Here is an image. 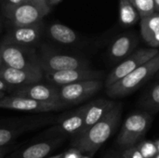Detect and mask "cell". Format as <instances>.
I'll use <instances>...</instances> for the list:
<instances>
[{"label": "cell", "mask_w": 159, "mask_h": 158, "mask_svg": "<svg viewBox=\"0 0 159 158\" xmlns=\"http://www.w3.org/2000/svg\"><path fill=\"white\" fill-rule=\"evenodd\" d=\"M122 111V103L116 102V104L97 123L85 132L74 136L71 143L72 147L80 153L94 156L115 133L120 123Z\"/></svg>", "instance_id": "1"}, {"label": "cell", "mask_w": 159, "mask_h": 158, "mask_svg": "<svg viewBox=\"0 0 159 158\" xmlns=\"http://www.w3.org/2000/svg\"><path fill=\"white\" fill-rule=\"evenodd\" d=\"M159 71V53L123 78L106 88V94L112 99L123 98L134 93Z\"/></svg>", "instance_id": "2"}, {"label": "cell", "mask_w": 159, "mask_h": 158, "mask_svg": "<svg viewBox=\"0 0 159 158\" xmlns=\"http://www.w3.org/2000/svg\"><path fill=\"white\" fill-rule=\"evenodd\" d=\"M51 6L44 0H28L16 7L2 9V15L12 27L26 26L42 21Z\"/></svg>", "instance_id": "3"}, {"label": "cell", "mask_w": 159, "mask_h": 158, "mask_svg": "<svg viewBox=\"0 0 159 158\" xmlns=\"http://www.w3.org/2000/svg\"><path fill=\"white\" fill-rule=\"evenodd\" d=\"M153 122L152 114L146 111L134 112L124 121L116 138L120 150L128 149L138 144L145 136Z\"/></svg>", "instance_id": "4"}, {"label": "cell", "mask_w": 159, "mask_h": 158, "mask_svg": "<svg viewBox=\"0 0 159 158\" xmlns=\"http://www.w3.org/2000/svg\"><path fill=\"white\" fill-rule=\"evenodd\" d=\"M0 50L7 66L23 70H42L34 47L1 42Z\"/></svg>", "instance_id": "5"}, {"label": "cell", "mask_w": 159, "mask_h": 158, "mask_svg": "<svg viewBox=\"0 0 159 158\" xmlns=\"http://www.w3.org/2000/svg\"><path fill=\"white\" fill-rule=\"evenodd\" d=\"M103 86L102 79H91L58 87L60 100L66 108L77 105L92 98Z\"/></svg>", "instance_id": "6"}, {"label": "cell", "mask_w": 159, "mask_h": 158, "mask_svg": "<svg viewBox=\"0 0 159 158\" xmlns=\"http://www.w3.org/2000/svg\"><path fill=\"white\" fill-rule=\"evenodd\" d=\"M43 72H56L75 68H88L89 61L82 57L57 52L48 46H42L38 54Z\"/></svg>", "instance_id": "7"}, {"label": "cell", "mask_w": 159, "mask_h": 158, "mask_svg": "<svg viewBox=\"0 0 159 158\" xmlns=\"http://www.w3.org/2000/svg\"><path fill=\"white\" fill-rule=\"evenodd\" d=\"M53 117H33L0 124V147L10 145L20 136L54 123Z\"/></svg>", "instance_id": "8"}, {"label": "cell", "mask_w": 159, "mask_h": 158, "mask_svg": "<svg viewBox=\"0 0 159 158\" xmlns=\"http://www.w3.org/2000/svg\"><path fill=\"white\" fill-rule=\"evenodd\" d=\"M159 53L158 48L156 47H142L135 50L129 57L124 59L122 61L117 63V65L106 76L104 87L108 88L119 79L123 78L143 63L147 62L149 60L154 58Z\"/></svg>", "instance_id": "9"}, {"label": "cell", "mask_w": 159, "mask_h": 158, "mask_svg": "<svg viewBox=\"0 0 159 158\" xmlns=\"http://www.w3.org/2000/svg\"><path fill=\"white\" fill-rule=\"evenodd\" d=\"M66 107L61 103H51L36 101L31 98L15 96V95H5L0 100V109L14 110L20 112H27L33 114L57 112Z\"/></svg>", "instance_id": "10"}, {"label": "cell", "mask_w": 159, "mask_h": 158, "mask_svg": "<svg viewBox=\"0 0 159 158\" xmlns=\"http://www.w3.org/2000/svg\"><path fill=\"white\" fill-rule=\"evenodd\" d=\"M102 76L103 73L102 71L94 70L89 67L44 73V78L47 82L56 87H61L85 80L102 79Z\"/></svg>", "instance_id": "11"}, {"label": "cell", "mask_w": 159, "mask_h": 158, "mask_svg": "<svg viewBox=\"0 0 159 158\" xmlns=\"http://www.w3.org/2000/svg\"><path fill=\"white\" fill-rule=\"evenodd\" d=\"M64 139V136H44L42 140L19 148L7 158H46L62 143Z\"/></svg>", "instance_id": "12"}, {"label": "cell", "mask_w": 159, "mask_h": 158, "mask_svg": "<svg viewBox=\"0 0 159 158\" xmlns=\"http://www.w3.org/2000/svg\"><path fill=\"white\" fill-rule=\"evenodd\" d=\"M85 105L77 110L64 115L55 121V125L47 129L44 136H75L83 128L84 125Z\"/></svg>", "instance_id": "13"}, {"label": "cell", "mask_w": 159, "mask_h": 158, "mask_svg": "<svg viewBox=\"0 0 159 158\" xmlns=\"http://www.w3.org/2000/svg\"><path fill=\"white\" fill-rule=\"evenodd\" d=\"M10 95L31 98V99L40 101V102H45L61 103L60 100V96H59L58 87L51 85L49 83H41V81L37 83L16 88L10 93Z\"/></svg>", "instance_id": "14"}, {"label": "cell", "mask_w": 159, "mask_h": 158, "mask_svg": "<svg viewBox=\"0 0 159 158\" xmlns=\"http://www.w3.org/2000/svg\"><path fill=\"white\" fill-rule=\"evenodd\" d=\"M44 29L43 20L32 25L12 27L6 34L2 42L34 47L41 40Z\"/></svg>", "instance_id": "15"}, {"label": "cell", "mask_w": 159, "mask_h": 158, "mask_svg": "<svg viewBox=\"0 0 159 158\" xmlns=\"http://www.w3.org/2000/svg\"><path fill=\"white\" fill-rule=\"evenodd\" d=\"M0 78L15 88L34 84L44 78L43 70H23L4 65L0 69Z\"/></svg>", "instance_id": "16"}, {"label": "cell", "mask_w": 159, "mask_h": 158, "mask_svg": "<svg viewBox=\"0 0 159 158\" xmlns=\"http://www.w3.org/2000/svg\"><path fill=\"white\" fill-rule=\"evenodd\" d=\"M138 46V38L133 34H123L116 37L108 48V56L114 63H119L132 54Z\"/></svg>", "instance_id": "17"}, {"label": "cell", "mask_w": 159, "mask_h": 158, "mask_svg": "<svg viewBox=\"0 0 159 158\" xmlns=\"http://www.w3.org/2000/svg\"><path fill=\"white\" fill-rule=\"evenodd\" d=\"M116 102L113 100L107 99H97L87 104H85V115H84V125L80 132L81 134L85 132L88 129L97 123L101 118L104 116L115 105ZM75 135V136H77Z\"/></svg>", "instance_id": "18"}, {"label": "cell", "mask_w": 159, "mask_h": 158, "mask_svg": "<svg viewBox=\"0 0 159 158\" xmlns=\"http://www.w3.org/2000/svg\"><path fill=\"white\" fill-rule=\"evenodd\" d=\"M46 33L51 41L60 45L72 46L76 44L79 40L75 30L60 22L50 23L47 27Z\"/></svg>", "instance_id": "19"}, {"label": "cell", "mask_w": 159, "mask_h": 158, "mask_svg": "<svg viewBox=\"0 0 159 158\" xmlns=\"http://www.w3.org/2000/svg\"><path fill=\"white\" fill-rule=\"evenodd\" d=\"M141 34L143 39L151 47L157 48L159 47V12L142 18Z\"/></svg>", "instance_id": "20"}, {"label": "cell", "mask_w": 159, "mask_h": 158, "mask_svg": "<svg viewBox=\"0 0 159 158\" xmlns=\"http://www.w3.org/2000/svg\"><path fill=\"white\" fill-rule=\"evenodd\" d=\"M141 21V16L129 0H119V22L124 27H130Z\"/></svg>", "instance_id": "21"}, {"label": "cell", "mask_w": 159, "mask_h": 158, "mask_svg": "<svg viewBox=\"0 0 159 158\" xmlns=\"http://www.w3.org/2000/svg\"><path fill=\"white\" fill-rule=\"evenodd\" d=\"M139 106L150 114L159 112V82L153 85L145 93H143L139 102Z\"/></svg>", "instance_id": "22"}, {"label": "cell", "mask_w": 159, "mask_h": 158, "mask_svg": "<svg viewBox=\"0 0 159 158\" xmlns=\"http://www.w3.org/2000/svg\"><path fill=\"white\" fill-rule=\"evenodd\" d=\"M138 10L141 19L156 12L155 0H129Z\"/></svg>", "instance_id": "23"}, {"label": "cell", "mask_w": 159, "mask_h": 158, "mask_svg": "<svg viewBox=\"0 0 159 158\" xmlns=\"http://www.w3.org/2000/svg\"><path fill=\"white\" fill-rule=\"evenodd\" d=\"M137 146L145 158H154L158 154L156 142H143L140 144H137Z\"/></svg>", "instance_id": "24"}, {"label": "cell", "mask_w": 159, "mask_h": 158, "mask_svg": "<svg viewBox=\"0 0 159 158\" xmlns=\"http://www.w3.org/2000/svg\"><path fill=\"white\" fill-rule=\"evenodd\" d=\"M120 153L123 158H145L141 153V151L139 150L137 145L128 148V149L121 150Z\"/></svg>", "instance_id": "25"}, {"label": "cell", "mask_w": 159, "mask_h": 158, "mask_svg": "<svg viewBox=\"0 0 159 158\" xmlns=\"http://www.w3.org/2000/svg\"><path fill=\"white\" fill-rule=\"evenodd\" d=\"M26 1H28V0H2L1 8L2 9H7V8H9V7H16V6H18L20 4H22V3H24Z\"/></svg>", "instance_id": "26"}, {"label": "cell", "mask_w": 159, "mask_h": 158, "mask_svg": "<svg viewBox=\"0 0 159 158\" xmlns=\"http://www.w3.org/2000/svg\"><path fill=\"white\" fill-rule=\"evenodd\" d=\"M16 88L6 81H4L2 78H0V92H4L5 94H10Z\"/></svg>", "instance_id": "27"}, {"label": "cell", "mask_w": 159, "mask_h": 158, "mask_svg": "<svg viewBox=\"0 0 159 158\" xmlns=\"http://www.w3.org/2000/svg\"><path fill=\"white\" fill-rule=\"evenodd\" d=\"M103 158H123L121 156V153L114 152V151H109L108 153L105 154Z\"/></svg>", "instance_id": "28"}, {"label": "cell", "mask_w": 159, "mask_h": 158, "mask_svg": "<svg viewBox=\"0 0 159 158\" xmlns=\"http://www.w3.org/2000/svg\"><path fill=\"white\" fill-rule=\"evenodd\" d=\"M9 145L8 146H4L0 147V158H4L9 152Z\"/></svg>", "instance_id": "29"}, {"label": "cell", "mask_w": 159, "mask_h": 158, "mask_svg": "<svg viewBox=\"0 0 159 158\" xmlns=\"http://www.w3.org/2000/svg\"><path fill=\"white\" fill-rule=\"evenodd\" d=\"M61 0H48V4H49V6H55V5H57V4H59L60 2H61Z\"/></svg>", "instance_id": "30"}, {"label": "cell", "mask_w": 159, "mask_h": 158, "mask_svg": "<svg viewBox=\"0 0 159 158\" xmlns=\"http://www.w3.org/2000/svg\"><path fill=\"white\" fill-rule=\"evenodd\" d=\"M155 7L156 12H159V0H155Z\"/></svg>", "instance_id": "31"}, {"label": "cell", "mask_w": 159, "mask_h": 158, "mask_svg": "<svg viewBox=\"0 0 159 158\" xmlns=\"http://www.w3.org/2000/svg\"><path fill=\"white\" fill-rule=\"evenodd\" d=\"M48 158H64V154H59V155H56Z\"/></svg>", "instance_id": "32"}, {"label": "cell", "mask_w": 159, "mask_h": 158, "mask_svg": "<svg viewBox=\"0 0 159 158\" xmlns=\"http://www.w3.org/2000/svg\"><path fill=\"white\" fill-rule=\"evenodd\" d=\"M4 61H3V59H2V55H1V50H0V69L4 66Z\"/></svg>", "instance_id": "33"}, {"label": "cell", "mask_w": 159, "mask_h": 158, "mask_svg": "<svg viewBox=\"0 0 159 158\" xmlns=\"http://www.w3.org/2000/svg\"><path fill=\"white\" fill-rule=\"evenodd\" d=\"M2 29H3V21H2V18L0 16V33H1Z\"/></svg>", "instance_id": "34"}, {"label": "cell", "mask_w": 159, "mask_h": 158, "mask_svg": "<svg viewBox=\"0 0 159 158\" xmlns=\"http://www.w3.org/2000/svg\"><path fill=\"white\" fill-rule=\"evenodd\" d=\"M156 145H157V152H158L159 154V141L156 142Z\"/></svg>", "instance_id": "35"}, {"label": "cell", "mask_w": 159, "mask_h": 158, "mask_svg": "<svg viewBox=\"0 0 159 158\" xmlns=\"http://www.w3.org/2000/svg\"><path fill=\"white\" fill-rule=\"evenodd\" d=\"M5 95H6V94H5L4 92H0V100H1V99H2V98L5 96Z\"/></svg>", "instance_id": "36"}, {"label": "cell", "mask_w": 159, "mask_h": 158, "mask_svg": "<svg viewBox=\"0 0 159 158\" xmlns=\"http://www.w3.org/2000/svg\"><path fill=\"white\" fill-rule=\"evenodd\" d=\"M154 158H159V154H157V156H156Z\"/></svg>", "instance_id": "37"}, {"label": "cell", "mask_w": 159, "mask_h": 158, "mask_svg": "<svg viewBox=\"0 0 159 158\" xmlns=\"http://www.w3.org/2000/svg\"><path fill=\"white\" fill-rule=\"evenodd\" d=\"M157 77H158V78H159V71H158V73L157 74Z\"/></svg>", "instance_id": "38"}, {"label": "cell", "mask_w": 159, "mask_h": 158, "mask_svg": "<svg viewBox=\"0 0 159 158\" xmlns=\"http://www.w3.org/2000/svg\"><path fill=\"white\" fill-rule=\"evenodd\" d=\"M44 1H46L47 3H48V0H44ZM48 5H49V4H48Z\"/></svg>", "instance_id": "39"}, {"label": "cell", "mask_w": 159, "mask_h": 158, "mask_svg": "<svg viewBox=\"0 0 159 158\" xmlns=\"http://www.w3.org/2000/svg\"><path fill=\"white\" fill-rule=\"evenodd\" d=\"M1 3H2V0H0V5H1Z\"/></svg>", "instance_id": "40"}]
</instances>
